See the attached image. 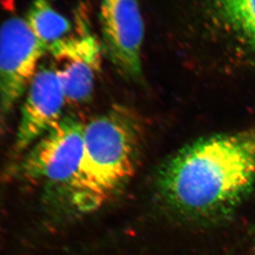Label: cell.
Returning <instances> with one entry per match:
<instances>
[{
  "instance_id": "1",
  "label": "cell",
  "mask_w": 255,
  "mask_h": 255,
  "mask_svg": "<svg viewBox=\"0 0 255 255\" xmlns=\"http://www.w3.org/2000/svg\"><path fill=\"white\" fill-rule=\"evenodd\" d=\"M255 183V128L204 137L162 166L157 190L180 218L211 223L228 216Z\"/></svg>"
},
{
  "instance_id": "2",
  "label": "cell",
  "mask_w": 255,
  "mask_h": 255,
  "mask_svg": "<svg viewBox=\"0 0 255 255\" xmlns=\"http://www.w3.org/2000/svg\"><path fill=\"white\" fill-rule=\"evenodd\" d=\"M142 128L132 111L122 106L97 116L85 126L81 163L69 193L80 212L101 208L134 175Z\"/></svg>"
},
{
  "instance_id": "3",
  "label": "cell",
  "mask_w": 255,
  "mask_h": 255,
  "mask_svg": "<svg viewBox=\"0 0 255 255\" xmlns=\"http://www.w3.org/2000/svg\"><path fill=\"white\" fill-rule=\"evenodd\" d=\"M48 47L24 18L11 17L0 26V111L9 113L27 92Z\"/></svg>"
},
{
  "instance_id": "4",
  "label": "cell",
  "mask_w": 255,
  "mask_h": 255,
  "mask_svg": "<svg viewBox=\"0 0 255 255\" xmlns=\"http://www.w3.org/2000/svg\"><path fill=\"white\" fill-rule=\"evenodd\" d=\"M85 126L66 116L35 142L24 157L21 173L27 179L69 187L81 163Z\"/></svg>"
},
{
  "instance_id": "5",
  "label": "cell",
  "mask_w": 255,
  "mask_h": 255,
  "mask_svg": "<svg viewBox=\"0 0 255 255\" xmlns=\"http://www.w3.org/2000/svg\"><path fill=\"white\" fill-rule=\"evenodd\" d=\"M100 23L106 57L124 77L139 81L144 27L137 0H101Z\"/></svg>"
},
{
  "instance_id": "6",
  "label": "cell",
  "mask_w": 255,
  "mask_h": 255,
  "mask_svg": "<svg viewBox=\"0 0 255 255\" xmlns=\"http://www.w3.org/2000/svg\"><path fill=\"white\" fill-rule=\"evenodd\" d=\"M66 102L62 81L54 66L40 65L22 105L15 147L24 151L57 126Z\"/></svg>"
},
{
  "instance_id": "7",
  "label": "cell",
  "mask_w": 255,
  "mask_h": 255,
  "mask_svg": "<svg viewBox=\"0 0 255 255\" xmlns=\"http://www.w3.org/2000/svg\"><path fill=\"white\" fill-rule=\"evenodd\" d=\"M48 53L62 81L66 101H88L93 92L95 76L101 69L98 42L87 33L70 36L51 45Z\"/></svg>"
},
{
  "instance_id": "8",
  "label": "cell",
  "mask_w": 255,
  "mask_h": 255,
  "mask_svg": "<svg viewBox=\"0 0 255 255\" xmlns=\"http://www.w3.org/2000/svg\"><path fill=\"white\" fill-rule=\"evenodd\" d=\"M219 29L255 51V0H206Z\"/></svg>"
},
{
  "instance_id": "9",
  "label": "cell",
  "mask_w": 255,
  "mask_h": 255,
  "mask_svg": "<svg viewBox=\"0 0 255 255\" xmlns=\"http://www.w3.org/2000/svg\"><path fill=\"white\" fill-rule=\"evenodd\" d=\"M24 19L37 39L47 47L69 37L72 29L70 20L57 12L49 0H32Z\"/></svg>"
}]
</instances>
